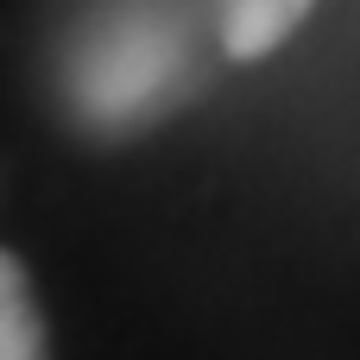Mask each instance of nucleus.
<instances>
[{"mask_svg": "<svg viewBox=\"0 0 360 360\" xmlns=\"http://www.w3.org/2000/svg\"><path fill=\"white\" fill-rule=\"evenodd\" d=\"M316 0H221V44H228V57H266V51H278L297 25H304V13H310Z\"/></svg>", "mask_w": 360, "mask_h": 360, "instance_id": "1", "label": "nucleus"}, {"mask_svg": "<svg viewBox=\"0 0 360 360\" xmlns=\"http://www.w3.org/2000/svg\"><path fill=\"white\" fill-rule=\"evenodd\" d=\"M0 360H51L44 354V316L32 297L25 266L0 247Z\"/></svg>", "mask_w": 360, "mask_h": 360, "instance_id": "2", "label": "nucleus"}]
</instances>
